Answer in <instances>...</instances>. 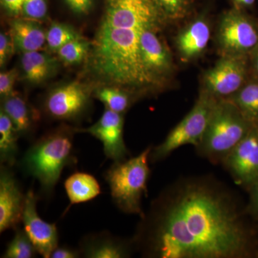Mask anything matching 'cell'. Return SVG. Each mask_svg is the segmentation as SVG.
Masks as SVG:
<instances>
[{
  "label": "cell",
  "instance_id": "836d02e7",
  "mask_svg": "<svg viewBox=\"0 0 258 258\" xmlns=\"http://www.w3.org/2000/svg\"><path fill=\"white\" fill-rule=\"evenodd\" d=\"M24 0H1L2 6L13 16H17L22 13Z\"/></svg>",
  "mask_w": 258,
  "mask_h": 258
},
{
  "label": "cell",
  "instance_id": "8d00e7d4",
  "mask_svg": "<svg viewBox=\"0 0 258 258\" xmlns=\"http://www.w3.org/2000/svg\"><path fill=\"white\" fill-rule=\"evenodd\" d=\"M254 123H255L256 126H257L258 129V121L254 122Z\"/></svg>",
  "mask_w": 258,
  "mask_h": 258
},
{
  "label": "cell",
  "instance_id": "3957f363",
  "mask_svg": "<svg viewBox=\"0 0 258 258\" xmlns=\"http://www.w3.org/2000/svg\"><path fill=\"white\" fill-rule=\"evenodd\" d=\"M76 129L62 125L45 134L25 153L19 166L39 181L42 194L50 196L64 168L76 164L74 152Z\"/></svg>",
  "mask_w": 258,
  "mask_h": 258
},
{
  "label": "cell",
  "instance_id": "4dcf8cb0",
  "mask_svg": "<svg viewBox=\"0 0 258 258\" xmlns=\"http://www.w3.org/2000/svg\"><path fill=\"white\" fill-rule=\"evenodd\" d=\"M248 200L246 203V211L254 222L258 224V182L247 191Z\"/></svg>",
  "mask_w": 258,
  "mask_h": 258
},
{
  "label": "cell",
  "instance_id": "603a6c76",
  "mask_svg": "<svg viewBox=\"0 0 258 258\" xmlns=\"http://www.w3.org/2000/svg\"><path fill=\"white\" fill-rule=\"evenodd\" d=\"M227 99L235 105L246 118L258 121V79H249L243 86Z\"/></svg>",
  "mask_w": 258,
  "mask_h": 258
},
{
  "label": "cell",
  "instance_id": "ffe728a7",
  "mask_svg": "<svg viewBox=\"0 0 258 258\" xmlns=\"http://www.w3.org/2000/svg\"><path fill=\"white\" fill-rule=\"evenodd\" d=\"M64 187L70 207L91 201L101 193V186L96 178L85 172H76L64 181Z\"/></svg>",
  "mask_w": 258,
  "mask_h": 258
},
{
  "label": "cell",
  "instance_id": "d590c367",
  "mask_svg": "<svg viewBox=\"0 0 258 258\" xmlns=\"http://www.w3.org/2000/svg\"><path fill=\"white\" fill-rule=\"evenodd\" d=\"M237 3L244 5H251L253 4L254 0H236Z\"/></svg>",
  "mask_w": 258,
  "mask_h": 258
},
{
  "label": "cell",
  "instance_id": "8fae6325",
  "mask_svg": "<svg viewBox=\"0 0 258 258\" xmlns=\"http://www.w3.org/2000/svg\"><path fill=\"white\" fill-rule=\"evenodd\" d=\"M221 164L236 184L246 191L258 182V129L255 123Z\"/></svg>",
  "mask_w": 258,
  "mask_h": 258
},
{
  "label": "cell",
  "instance_id": "d6986e66",
  "mask_svg": "<svg viewBox=\"0 0 258 258\" xmlns=\"http://www.w3.org/2000/svg\"><path fill=\"white\" fill-rule=\"evenodd\" d=\"M1 110L11 119L20 137H28L33 132L38 114L23 97L15 93L3 98Z\"/></svg>",
  "mask_w": 258,
  "mask_h": 258
},
{
  "label": "cell",
  "instance_id": "4316f807",
  "mask_svg": "<svg viewBox=\"0 0 258 258\" xmlns=\"http://www.w3.org/2000/svg\"><path fill=\"white\" fill-rule=\"evenodd\" d=\"M166 20H180L187 13L189 0H154Z\"/></svg>",
  "mask_w": 258,
  "mask_h": 258
},
{
  "label": "cell",
  "instance_id": "d6a6232c",
  "mask_svg": "<svg viewBox=\"0 0 258 258\" xmlns=\"http://www.w3.org/2000/svg\"><path fill=\"white\" fill-rule=\"evenodd\" d=\"M81 257L79 249L62 246L57 247L51 254L50 258H79Z\"/></svg>",
  "mask_w": 258,
  "mask_h": 258
},
{
  "label": "cell",
  "instance_id": "1f68e13d",
  "mask_svg": "<svg viewBox=\"0 0 258 258\" xmlns=\"http://www.w3.org/2000/svg\"><path fill=\"white\" fill-rule=\"evenodd\" d=\"M93 0H64L71 11L77 15H87L93 6Z\"/></svg>",
  "mask_w": 258,
  "mask_h": 258
},
{
  "label": "cell",
  "instance_id": "6da1fadb",
  "mask_svg": "<svg viewBox=\"0 0 258 258\" xmlns=\"http://www.w3.org/2000/svg\"><path fill=\"white\" fill-rule=\"evenodd\" d=\"M131 239L144 257L258 258V224L238 194L210 174L166 186Z\"/></svg>",
  "mask_w": 258,
  "mask_h": 258
},
{
  "label": "cell",
  "instance_id": "ac0fdd59",
  "mask_svg": "<svg viewBox=\"0 0 258 258\" xmlns=\"http://www.w3.org/2000/svg\"><path fill=\"white\" fill-rule=\"evenodd\" d=\"M46 32L38 21L30 19H15L10 24L15 48L21 53L41 50L46 43Z\"/></svg>",
  "mask_w": 258,
  "mask_h": 258
},
{
  "label": "cell",
  "instance_id": "7a4b0ae2",
  "mask_svg": "<svg viewBox=\"0 0 258 258\" xmlns=\"http://www.w3.org/2000/svg\"><path fill=\"white\" fill-rule=\"evenodd\" d=\"M165 21L143 0H106L101 23L91 42L88 71L102 85L144 96L155 91L144 71L140 38L144 29Z\"/></svg>",
  "mask_w": 258,
  "mask_h": 258
},
{
  "label": "cell",
  "instance_id": "4fadbf2b",
  "mask_svg": "<svg viewBox=\"0 0 258 258\" xmlns=\"http://www.w3.org/2000/svg\"><path fill=\"white\" fill-rule=\"evenodd\" d=\"M37 197L33 189L25 194L23 222L24 230L42 257L50 258L58 247V232L55 224L44 221L37 211Z\"/></svg>",
  "mask_w": 258,
  "mask_h": 258
},
{
  "label": "cell",
  "instance_id": "2e32d148",
  "mask_svg": "<svg viewBox=\"0 0 258 258\" xmlns=\"http://www.w3.org/2000/svg\"><path fill=\"white\" fill-rule=\"evenodd\" d=\"M210 37L211 28L206 19L198 18L188 24L176 37L180 59L187 62L198 58L206 50Z\"/></svg>",
  "mask_w": 258,
  "mask_h": 258
},
{
  "label": "cell",
  "instance_id": "8992f818",
  "mask_svg": "<svg viewBox=\"0 0 258 258\" xmlns=\"http://www.w3.org/2000/svg\"><path fill=\"white\" fill-rule=\"evenodd\" d=\"M217 98L200 89L195 105L182 120L171 129L164 140L152 147L150 162L164 160L174 151L185 145L196 148L201 142Z\"/></svg>",
  "mask_w": 258,
  "mask_h": 258
},
{
  "label": "cell",
  "instance_id": "484cf974",
  "mask_svg": "<svg viewBox=\"0 0 258 258\" xmlns=\"http://www.w3.org/2000/svg\"><path fill=\"white\" fill-rule=\"evenodd\" d=\"M15 235L8 244L2 257L31 258L35 257L37 250L24 229H15Z\"/></svg>",
  "mask_w": 258,
  "mask_h": 258
},
{
  "label": "cell",
  "instance_id": "5bb4252c",
  "mask_svg": "<svg viewBox=\"0 0 258 258\" xmlns=\"http://www.w3.org/2000/svg\"><path fill=\"white\" fill-rule=\"evenodd\" d=\"M25 195L10 166L0 167V232L18 228L23 220Z\"/></svg>",
  "mask_w": 258,
  "mask_h": 258
},
{
  "label": "cell",
  "instance_id": "d4e9b609",
  "mask_svg": "<svg viewBox=\"0 0 258 258\" xmlns=\"http://www.w3.org/2000/svg\"><path fill=\"white\" fill-rule=\"evenodd\" d=\"M79 32L67 24L54 22L46 32V45L52 52L57 51L68 42L81 37Z\"/></svg>",
  "mask_w": 258,
  "mask_h": 258
},
{
  "label": "cell",
  "instance_id": "83f0119b",
  "mask_svg": "<svg viewBox=\"0 0 258 258\" xmlns=\"http://www.w3.org/2000/svg\"><path fill=\"white\" fill-rule=\"evenodd\" d=\"M22 14L24 18L40 21L46 18L47 0H24Z\"/></svg>",
  "mask_w": 258,
  "mask_h": 258
},
{
  "label": "cell",
  "instance_id": "9c48e42d",
  "mask_svg": "<svg viewBox=\"0 0 258 258\" xmlns=\"http://www.w3.org/2000/svg\"><path fill=\"white\" fill-rule=\"evenodd\" d=\"M161 28L144 29L140 38L141 58L155 91L164 88L175 71L170 50L158 35Z\"/></svg>",
  "mask_w": 258,
  "mask_h": 258
},
{
  "label": "cell",
  "instance_id": "277c9868",
  "mask_svg": "<svg viewBox=\"0 0 258 258\" xmlns=\"http://www.w3.org/2000/svg\"><path fill=\"white\" fill-rule=\"evenodd\" d=\"M253 125L230 100L217 99L201 142L195 148L197 152L212 164H221Z\"/></svg>",
  "mask_w": 258,
  "mask_h": 258
},
{
  "label": "cell",
  "instance_id": "f1b7e54d",
  "mask_svg": "<svg viewBox=\"0 0 258 258\" xmlns=\"http://www.w3.org/2000/svg\"><path fill=\"white\" fill-rule=\"evenodd\" d=\"M18 77L19 72L16 69L2 71L0 74V96L2 99L14 94L15 81Z\"/></svg>",
  "mask_w": 258,
  "mask_h": 258
},
{
  "label": "cell",
  "instance_id": "cb8c5ba5",
  "mask_svg": "<svg viewBox=\"0 0 258 258\" xmlns=\"http://www.w3.org/2000/svg\"><path fill=\"white\" fill-rule=\"evenodd\" d=\"M91 42L84 37L76 39L61 47L57 51L59 61L67 66H74L87 59L91 50Z\"/></svg>",
  "mask_w": 258,
  "mask_h": 258
},
{
  "label": "cell",
  "instance_id": "5b68a950",
  "mask_svg": "<svg viewBox=\"0 0 258 258\" xmlns=\"http://www.w3.org/2000/svg\"><path fill=\"white\" fill-rule=\"evenodd\" d=\"M152 149V147L146 148L137 157L113 162L105 173L113 203L128 215L143 216L142 201L148 193Z\"/></svg>",
  "mask_w": 258,
  "mask_h": 258
},
{
  "label": "cell",
  "instance_id": "7402d4cb",
  "mask_svg": "<svg viewBox=\"0 0 258 258\" xmlns=\"http://www.w3.org/2000/svg\"><path fill=\"white\" fill-rule=\"evenodd\" d=\"M20 135L8 115L0 111V162L13 167L18 154V140Z\"/></svg>",
  "mask_w": 258,
  "mask_h": 258
},
{
  "label": "cell",
  "instance_id": "e575fe53",
  "mask_svg": "<svg viewBox=\"0 0 258 258\" xmlns=\"http://www.w3.org/2000/svg\"><path fill=\"white\" fill-rule=\"evenodd\" d=\"M249 63L254 78L258 79V44L249 54Z\"/></svg>",
  "mask_w": 258,
  "mask_h": 258
},
{
  "label": "cell",
  "instance_id": "30bf717a",
  "mask_svg": "<svg viewBox=\"0 0 258 258\" xmlns=\"http://www.w3.org/2000/svg\"><path fill=\"white\" fill-rule=\"evenodd\" d=\"M92 90L88 85L75 81L51 90L44 101L47 115L55 120H76L91 106Z\"/></svg>",
  "mask_w": 258,
  "mask_h": 258
},
{
  "label": "cell",
  "instance_id": "f546056e",
  "mask_svg": "<svg viewBox=\"0 0 258 258\" xmlns=\"http://www.w3.org/2000/svg\"><path fill=\"white\" fill-rule=\"evenodd\" d=\"M15 45L10 33L1 32L0 33V66L5 67V64L14 54Z\"/></svg>",
  "mask_w": 258,
  "mask_h": 258
},
{
  "label": "cell",
  "instance_id": "e0dca14e",
  "mask_svg": "<svg viewBox=\"0 0 258 258\" xmlns=\"http://www.w3.org/2000/svg\"><path fill=\"white\" fill-rule=\"evenodd\" d=\"M58 60L50 54L40 50L22 53V77L30 84H41L55 76L58 69Z\"/></svg>",
  "mask_w": 258,
  "mask_h": 258
},
{
  "label": "cell",
  "instance_id": "44dd1931",
  "mask_svg": "<svg viewBox=\"0 0 258 258\" xmlns=\"http://www.w3.org/2000/svg\"><path fill=\"white\" fill-rule=\"evenodd\" d=\"M93 95L95 98L103 103L107 109L122 114L128 111L134 102L141 97L138 93L125 88L110 85L100 86L96 88Z\"/></svg>",
  "mask_w": 258,
  "mask_h": 258
},
{
  "label": "cell",
  "instance_id": "52a82bcc",
  "mask_svg": "<svg viewBox=\"0 0 258 258\" xmlns=\"http://www.w3.org/2000/svg\"><path fill=\"white\" fill-rule=\"evenodd\" d=\"M216 38L222 55H247L258 44V26L240 10H230L219 22Z\"/></svg>",
  "mask_w": 258,
  "mask_h": 258
},
{
  "label": "cell",
  "instance_id": "9a60e30c",
  "mask_svg": "<svg viewBox=\"0 0 258 258\" xmlns=\"http://www.w3.org/2000/svg\"><path fill=\"white\" fill-rule=\"evenodd\" d=\"M79 249L81 257L86 258H127L135 251L132 239L115 237L106 231L85 236Z\"/></svg>",
  "mask_w": 258,
  "mask_h": 258
},
{
  "label": "cell",
  "instance_id": "7c38bea8",
  "mask_svg": "<svg viewBox=\"0 0 258 258\" xmlns=\"http://www.w3.org/2000/svg\"><path fill=\"white\" fill-rule=\"evenodd\" d=\"M123 114L106 108L94 124L76 131L91 134L98 139L103 144L106 157L113 162H119L128 159L130 154L123 138Z\"/></svg>",
  "mask_w": 258,
  "mask_h": 258
},
{
  "label": "cell",
  "instance_id": "ba28073f",
  "mask_svg": "<svg viewBox=\"0 0 258 258\" xmlns=\"http://www.w3.org/2000/svg\"><path fill=\"white\" fill-rule=\"evenodd\" d=\"M249 55H221L203 76L200 89L217 99L235 94L249 79Z\"/></svg>",
  "mask_w": 258,
  "mask_h": 258
}]
</instances>
